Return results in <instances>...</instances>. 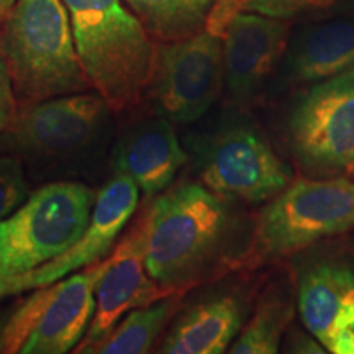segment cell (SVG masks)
<instances>
[{
  "instance_id": "19",
  "label": "cell",
  "mask_w": 354,
  "mask_h": 354,
  "mask_svg": "<svg viewBox=\"0 0 354 354\" xmlns=\"http://www.w3.org/2000/svg\"><path fill=\"white\" fill-rule=\"evenodd\" d=\"M294 317V300L287 284H271L259 295L250 322L234 338L228 353L274 354L279 351Z\"/></svg>"
},
{
  "instance_id": "8",
  "label": "cell",
  "mask_w": 354,
  "mask_h": 354,
  "mask_svg": "<svg viewBox=\"0 0 354 354\" xmlns=\"http://www.w3.org/2000/svg\"><path fill=\"white\" fill-rule=\"evenodd\" d=\"M287 131L292 153L307 171H353L354 73L312 84L292 107Z\"/></svg>"
},
{
  "instance_id": "24",
  "label": "cell",
  "mask_w": 354,
  "mask_h": 354,
  "mask_svg": "<svg viewBox=\"0 0 354 354\" xmlns=\"http://www.w3.org/2000/svg\"><path fill=\"white\" fill-rule=\"evenodd\" d=\"M287 351L290 353H317L323 354L326 349L322 346V343L312 333L305 335L300 331H294L290 338L287 339Z\"/></svg>"
},
{
  "instance_id": "21",
  "label": "cell",
  "mask_w": 354,
  "mask_h": 354,
  "mask_svg": "<svg viewBox=\"0 0 354 354\" xmlns=\"http://www.w3.org/2000/svg\"><path fill=\"white\" fill-rule=\"evenodd\" d=\"M241 12L279 20H322L354 12V0H241Z\"/></svg>"
},
{
  "instance_id": "23",
  "label": "cell",
  "mask_w": 354,
  "mask_h": 354,
  "mask_svg": "<svg viewBox=\"0 0 354 354\" xmlns=\"http://www.w3.org/2000/svg\"><path fill=\"white\" fill-rule=\"evenodd\" d=\"M17 110H19V105L13 94L10 74H8L6 61L0 57V133L10 125Z\"/></svg>"
},
{
  "instance_id": "22",
  "label": "cell",
  "mask_w": 354,
  "mask_h": 354,
  "mask_svg": "<svg viewBox=\"0 0 354 354\" xmlns=\"http://www.w3.org/2000/svg\"><path fill=\"white\" fill-rule=\"evenodd\" d=\"M28 177L15 156L0 153V221L10 216L28 197Z\"/></svg>"
},
{
  "instance_id": "14",
  "label": "cell",
  "mask_w": 354,
  "mask_h": 354,
  "mask_svg": "<svg viewBox=\"0 0 354 354\" xmlns=\"http://www.w3.org/2000/svg\"><path fill=\"white\" fill-rule=\"evenodd\" d=\"M300 320L326 351L354 353V268L336 258L318 259L300 274Z\"/></svg>"
},
{
  "instance_id": "9",
  "label": "cell",
  "mask_w": 354,
  "mask_h": 354,
  "mask_svg": "<svg viewBox=\"0 0 354 354\" xmlns=\"http://www.w3.org/2000/svg\"><path fill=\"white\" fill-rule=\"evenodd\" d=\"M223 87V39L205 30L156 46L146 88L159 115L174 123L202 118Z\"/></svg>"
},
{
  "instance_id": "10",
  "label": "cell",
  "mask_w": 354,
  "mask_h": 354,
  "mask_svg": "<svg viewBox=\"0 0 354 354\" xmlns=\"http://www.w3.org/2000/svg\"><path fill=\"white\" fill-rule=\"evenodd\" d=\"M202 184L227 201L264 202L290 183V169L258 128L232 125L212 136L198 159Z\"/></svg>"
},
{
  "instance_id": "5",
  "label": "cell",
  "mask_w": 354,
  "mask_h": 354,
  "mask_svg": "<svg viewBox=\"0 0 354 354\" xmlns=\"http://www.w3.org/2000/svg\"><path fill=\"white\" fill-rule=\"evenodd\" d=\"M95 196L79 180L44 183L0 221V256L8 277L33 271L76 243L91 220Z\"/></svg>"
},
{
  "instance_id": "16",
  "label": "cell",
  "mask_w": 354,
  "mask_h": 354,
  "mask_svg": "<svg viewBox=\"0 0 354 354\" xmlns=\"http://www.w3.org/2000/svg\"><path fill=\"white\" fill-rule=\"evenodd\" d=\"M185 161L187 154L177 138L174 122L165 115L128 128L113 151L115 171L131 177L149 197L165 192Z\"/></svg>"
},
{
  "instance_id": "20",
  "label": "cell",
  "mask_w": 354,
  "mask_h": 354,
  "mask_svg": "<svg viewBox=\"0 0 354 354\" xmlns=\"http://www.w3.org/2000/svg\"><path fill=\"white\" fill-rule=\"evenodd\" d=\"M146 32L159 43L202 32L216 0H125Z\"/></svg>"
},
{
  "instance_id": "15",
  "label": "cell",
  "mask_w": 354,
  "mask_h": 354,
  "mask_svg": "<svg viewBox=\"0 0 354 354\" xmlns=\"http://www.w3.org/2000/svg\"><path fill=\"white\" fill-rule=\"evenodd\" d=\"M348 73H354V12L300 26L282 56L281 84L308 86Z\"/></svg>"
},
{
  "instance_id": "2",
  "label": "cell",
  "mask_w": 354,
  "mask_h": 354,
  "mask_svg": "<svg viewBox=\"0 0 354 354\" xmlns=\"http://www.w3.org/2000/svg\"><path fill=\"white\" fill-rule=\"evenodd\" d=\"M141 221L146 271L172 294L209 279L227 258L233 214L227 198L203 184L180 183L158 194Z\"/></svg>"
},
{
  "instance_id": "12",
  "label": "cell",
  "mask_w": 354,
  "mask_h": 354,
  "mask_svg": "<svg viewBox=\"0 0 354 354\" xmlns=\"http://www.w3.org/2000/svg\"><path fill=\"white\" fill-rule=\"evenodd\" d=\"M172 294L149 276L145 266L143 221L133 227L105 258V268L95 286V310L91 325L77 344L76 353H86L92 344L133 308L143 307Z\"/></svg>"
},
{
  "instance_id": "17",
  "label": "cell",
  "mask_w": 354,
  "mask_h": 354,
  "mask_svg": "<svg viewBox=\"0 0 354 354\" xmlns=\"http://www.w3.org/2000/svg\"><path fill=\"white\" fill-rule=\"evenodd\" d=\"M246 300L238 292H218L203 297L176 318L159 353L220 354L240 335Z\"/></svg>"
},
{
  "instance_id": "11",
  "label": "cell",
  "mask_w": 354,
  "mask_h": 354,
  "mask_svg": "<svg viewBox=\"0 0 354 354\" xmlns=\"http://www.w3.org/2000/svg\"><path fill=\"white\" fill-rule=\"evenodd\" d=\"M140 189L131 177L115 172L97 192L91 220L81 238L59 254L33 271L8 277L7 295L38 289L63 279L77 269L99 263L109 254L115 240L138 207Z\"/></svg>"
},
{
  "instance_id": "1",
  "label": "cell",
  "mask_w": 354,
  "mask_h": 354,
  "mask_svg": "<svg viewBox=\"0 0 354 354\" xmlns=\"http://www.w3.org/2000/svg\"><path fill=\"white\" fill-rule=\"evenodd\" d=\"M112 113L104 97L91 91L19 107L0 133V153L19 159L33 183L88 176L109 151Z\"/></svg>"
},
{
  "instance_id": "13",
  "label": "cell",
  "mask_w": 354,
  "mask_h": 354,
  "mask_svg": "<svg viewBox=\"0 0 354 354\" xmlns=\"http://www.w3.org/2000/svg\"><path fill=\"white\" fill-rule=\"evenodd\" d=\"M289 24L240 12L223 37V82L232 100L248 107L258 99L289 43Z\"/></svg>"
},
{
  "instance_id": "7",
  "label": "cell",
  "mask_w": 354,
  "mask_h": 354,
  "mask_svg": "<svg viewBox=\"0 0 354 354\" xmlns=\"http://www.w3.org/2000/svg\"><path fill=\"white\" fill-rule=\"evenodd\" d=\"M105 258L63 281L38 287L0 330L2 354H64L81 343L95 310Z\"/></svg>"
},
{
  "instance_id": "18",
  "label": "cell",
  "mask_w": 354,
  "mask_h": 354,
  "mask_svg": "<svg viewBox=\"0 0 354 354\" xmlns=\"http://www.w3.org/2000/svg\"><path fill=\"white\" fill-rule=\"evenodd\" d=\"M180 295H169L133 308L107 335L92 344L91 354H141L151 351L156 339L179 308Z\"/></svg>"
},
{
  "instance_id": "3",
  "label": "cell",
  "mask_w": 354,
  "mask_h": 354,
  "mask_svg": "<svg viewBox=\"0 0 354 354\" xmlns=\"http://www.w3.org/2000/svg\"><path fill=\"white\" fill-rule=\"evenodd\" d=\"M76 51L92 88L113 112L135 107L153 74L156 44L122 0H64Z\"/></svg>"
},
{
  "instance_id": "26",
  "label": "cell",
  "mask_w": 354,
  "mask_h": 354,
  "mask_svg": "<svg viewBox=\"0 0 354 354\" xmlns=\"http://www.w3.org/2000/svg\"><path fill=\"white\" fill-rule=\"evenodd\" d=\"M7 282H8V276L3 271V264H2V256H0V297H6L7 295Z\"/></svg>"
},
{
  "instance_id": "27",
  "label": "cell",
  "mask_w": 354,
  "mask_h": 354,
  "mask_svg": "<svg viewBox=\"0 0 354 354\" xmlns=\"http://www.w3.org/2000/svg\"><path fill=\"white\" fill-rule=\"evenodd\" d=\"M353 171H354V169H353Z\"/></svg>"
},
{
  "instance_id": "4",
  "label": "cell",
  "mask_w": 354,
  "mask_h": 354,
  "mask_svg": "<svg viewBox=\"0 0 354 354\" xmlns=\"http://www.w3.org/2000/svg\"><path fill=\"white\" fill-rule=\"evenodd\" d=\"M0 57L19 107L92 88L64 0H17L0 26Z\"/></svg>"
},
{
  "instance_id": "25",
  "label": "cell",
  "mask_w": 354,
  "mask_h": 354,
  "mask_svg": "<svg viewBox=\"0 0 354 354\" xmlns=\"http://www.w3.org/2000/svg\"><path fill=\"white\" fill-rule=\"evenodd\" d=\"M17 0H0V26H2L3 21L8 17V13L12 12L13 6H15Z\"/></svg>"
},
{
  "instance_id": "6",
  "label": "cell",
  "mask_w": 354,
  "mask_h": 354,
  "mask_svg": "<svg viewBox=\"0 0 354 354\" xmlns=\"http://www.w3.org/2000/svg\"><path fill=\"white\" fill-rule=\"evenodd\" d=\"M353 228V180H295L261 210L254 225L253 258H286Z\"/></svg>"
}]
</instances>
